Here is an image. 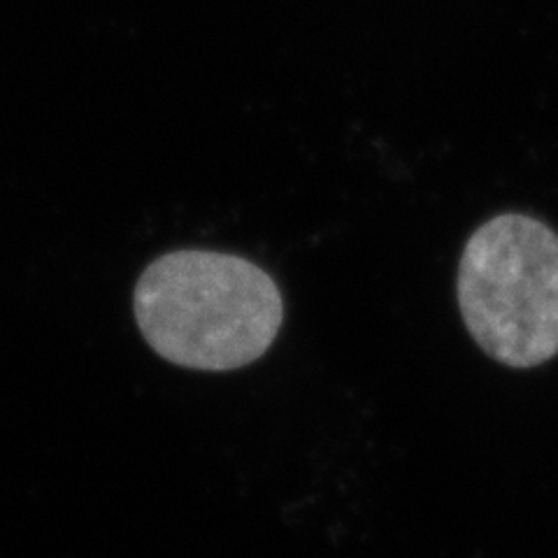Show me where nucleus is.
Returning a JSON list of instances; mask_svg holds the SVG:
<instances>
[{
	"instance_id": "f257e3e1",
	"label": "nucleus",
	"mask_w": 558,
	"mask_h": 558,
	"mask_svg": "<svg viewBox=\"0 0 558 558\" xmlns=\"http://www.w3.org/2000/svg\"><path fill=\"white\" fill-rule=\"evenodd\" d=\"M143 338L191 371H238L258 361L282 326V293L240 256L182 250L140 275L133 293Z\"/></svg>"
},
{
	"instance_id": "f03ea898",
	"label": "nucleus",
	"mask_w": 558,
	"mask_h": 558,
	"mask_svg": "<svg viewBox=\"0 0 558 558\" xmlns=\"http://www.w3.org/2000/svg\"><path fill=\"white\" fill-rule=\"evenodd\" d=\"M459 307L482 352L510 368L558 354V235L526 215H500L468 240Z\"/></svg>"
}]
</instances>
